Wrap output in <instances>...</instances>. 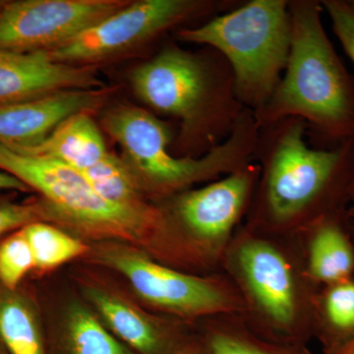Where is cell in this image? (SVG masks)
I'll return each instance as SVG.
<instances>
[{
  "label": "cell",
  "instance_id": "obj_13",
  "mask_svg": "<svg viewBox=\"0 0 354 354\" xmlns=\"http://www.w3.org/2000/svg\"><path fill=\"white\" fill-rule=\"evenodd\" d=\"M104 87L94 65L58 64L46 51L0 50V106L58 91Z\"/></svg>",
  "mask_w": 354,
  "mask_h": 354
},
{
  "label": "cell",
  "instance_id": "obj_23",
  "mask_svg": "<svg viewBox=\"0 0 354 354\" xmlns=\"http://www.w3.org/2000/svg\"><path fill=\"white\" fill-rule=\"evenodd\" d=\"M31 248L22 230L0 241V283L11 290L22 286L26 277L34 271Z\"/></svg>",
  "mask_w": 354,
  "mask_h": 354
},
{
  "label": "cell",
  "instance_id": "obj_7",
  "mask_svg": "<svg viewBox=\"0 0 354 354\" xmlns=\"http://www.w3.org/2000/svg\"><path fill=\"white\" fill-rule=\"evenodd\" d=\"M177 41L209 46L227 59L244 108L257 113L278 87L290 57L288 0H248L194 27Z\"/></svg>",
  "mask_w": 354,
  "mask_h": 354
},
{
  "label": "cell",
  "instance_id": "obj_27",
  "mask_svg": "<svg viewBox=\"0 0 354 354\" xmlns=\"http://www.w3.org/2000/svg\"><path fill=\"white\" fill-rule=\"evenodd\" d=\"M174 354H209L204 344L199 342H186Z\"/></svg>",
  "mask_w": 354,
  "mask_h": 354
},
{
  "label": "cell",
  "instance_id": "obj_19",
  "mask_svg": "<svg viewBox=\"0 0 354 354\" xmlns=\"http://www.w3.org/2000/svg\"><path fill=\"white\" fill-rule=\"evenodd\" d=\"M324 353L339 348L354 337V277L319 288L315 298V334Z\"/></svg>",
  "mask_w": 354,
  "mask_h": 354
},
{
  "label": "cell",
  "instance_id": "obj_11",
  "mask_svg": "<svg viewBox=\"0 0 354 354\" xmlns=\"http://www.w3.org/2000/svg\"><path fill=\"white\" fill-rule=\"evenodd\" d=\"M128 0H19L0 10V50L58 48L129 4Z\"/></svg>",
  "mask_w": 354,
  "mask_h": 354
},
{
  "label": "cell",
  "instance_id": "obj_18",
  "mask_svg": "<svg viewBox=\"0 0 354 354\" xmlns=\"http://www.w3.org/2000/svg\"><path fill=\"white\" fill-rule=\"evenodd\" d=\"M209 323L203 344L209 354H312L305 344L272 341L243 316H221Z\"/></svg>",
  "mask_w": 354,
  "mask_h": 354
},
{
  "label": "cell",
  "instance_id": "obj_33",
  "mask_svg": "<svg viewBox=\"0 0 354 354\" xmlns=\"http://www.w3.org/2000/svg\"><path fill=\"white\" fill-rule=\"evenodd\" d=\"M4 3H6V1H0V10H1L2 7H3Z\"/></svg>",
  "mask_w": 354,
  "mask_h": 354
},
{
  "label": "cell",
  "instance_id": "obj_8",
  "mask_svg": "<svg viewBox=\"0 0 354 354\" xmlns=\"http://www.w3.org/2000/svg\"><path fill=\"white\" fill-rule=\"evenodd\" d=\"M95 256L124 277L141 299L165 313L184 320L245 316L243 297L227 274L180 271L118 241L102 244Z\"/></svg>",
  "mask_w": 354,
  "mask_h": 354
},
{
  "label": "cell",
  "instance_id": "obj_28",
  "mask_svg": "<svg viewBox=\"0 0 354 354\" xmlns=\"http://www.w3.org/2000/svg\"><path fill=\"white\" fill-rule=\"evenodd\" d=\"M328 354H354V337L351 341L342 344L339 348Z\"/></svg>",
  "mask_w": 354,
  "mask_h": 354
},
{
  "label": "cell",
  "instance_id": "obj_9",
  "mask_svg": "<svg viewBox=\"0 0 354 354\" xmlns=\"http://www.w3.org/2000/svg\"><path fill=\"white\" fill-rule=\"evenodd\" d=\"M241 0H139L91 26L75 38L46 51L58 64L94 65L150 44L193 20L206 22Z\"/></svg>",
  "mask_w": 354,
  "mask_h": 354
},
{
  "label": "cell",
  "instance_id": "obj_17",
  "mask_svg": "<svg viewBox=\"0 0 354 354\" xmlns=\"http://www.w3.org/2000/svg\"><path fill=\"white\" fill-rule=\"evenodd\" d=\"M0 342L8 354H46L38 306L22 286L0 283Z\"/></svg>",
  "mask_w": 354,
  "mask_h": 354
},
{
  "label": "cell",
  "instance_id": "obj_32",
  "mask_svg": "<svg viewBox=\"0 0 354 354\" xmlns=\"http://www.w3.org/2000/svg\"><path fill=\"white\" fill-rule=\"evenodd\" d=\"M349 221H351V220H349ZM351 234H353V237L354 239V223H353V221H351Z\"/></svg>",
  "mask_w": 354,
  "mask_h": 354
},
{
  "label": "cell",
  "instance_id": "obj_31",
  "mask_svg": "<svg viewBox=\"0 0 354 354\" xmlns=\"http://www.w3.org/2000/svg\"><path fill=\"white\" fill-rule=\"evenodd\" d=\"M0 354H8L6 348H3V346H2L1 342H0Z\"/></svg>",
  "mask_w": 354,
  "mask_h": 354
},
{
  "label": "cell",
  "instance_id": "obj_3",
  "mask_svg": "<svg viewBox=\"0 0 354 354\" xmlns=\"http://www.w3.org/2000/svg\"><path fill=\"white\" fill-rule=\"evenodd\" d=\"M140 101L178 120L172 145L178 157L199 158L220 145L247 109L235 92L232 67L218 51L204 46L192 53L169 44L130 74Z\"/></svg>",
  "mask_w": 354,
  "mask_h": 354
},
{
  "label": "cell",
  "instance_id": "obj_20",
  "mask_svg": "<svg viewBox=\"0 0 354 354\" xmlns=\"http://www.w3.org/2000/svg\"><path fill=\"white\" fill-rule=\"evenodd\" d=\"M62 344L64 354H138L80 304H72L67 309Z\"/></svg>",
  "mask_w": 354,
  "mask_h": 354
},
{
  "label": "cell",
  "instance_id": "obj_12",
  "mask_svg": "<svg viewBox=\"0 0 354 354\" xmlns=\"http://www.w3.org/2000/svg\"><path fill=\"white\" fill-rule=\"evenodd\" d=\"M118 87L64 90L0 106V143L36 145L71 116L94 113L106 106Z\"/></svg>",
  "mask_w": 354,
  "mask_h": 354
},
{
  "label": "cell",
  "instance_id": "obj_30",
  "mask_svg": "<svg viewBox=\"0 0 354 354\" xmlns=\"http://www.w3.org/2000/svg\"><path fill=\"white\" fill-rule=\"evenodd\" d=\"M346 213H348L349 220L354 223V203H351V204L349 205L348 209H346Z\"/></svg>",
  "mask_w": 354,
  "mask_h": 354
},
{
  "label": "cell",
  "instance_id": "obj_21",
  "mask_svg": "<svg viewBox=\"0 0 354 354\" xmlns=\"http://www.w3.org/2000/svg\"><path fill=\"white\" fill-rule=\"evenodd\" d=\"M81 171L95 192L106 201L132 208L151 203L122 157L109 152L97 164Z\"/></svg>",
  "mask_w": 354,
  "mask_h": 354
},
{
  "label": "cell",
  "instance_id": "obj_24",
  "mask_svg": "<svg viewBox=\"0 0 354 354\" xmlns=\"http://www.w3.org/2000/svg\"><path fill=\"white\" fill-rule=\"evenodd\" d=\"M36 221L55 225V213L43 198L19 203L6 195H0V241Z\"/></svg>",
  "mask_w": 354,
  "mask_h": 354
},
{
  "label": "cell",
  "instance_id": "obj_1",
  "mask_svg": "<svg viewBox=\"0 0 354 354\" xmlns=\"http://www.w3.org/2000/svg\"><path fill=\"white\" fill-rule=\"evenodd\" d=\"M253 162L259 180L245 225L279 236H297L324 216L348 209L354 174V139L314 148L306 124L288 118L259 128Z\"/></svg>",
  "mask_w": 354,
  "mask_h": 354
},
{
  "label": "cell",
  "instance_id": "obj_4",
  "mask_svg": "<svg viewBox=\"0 0 354 354\" xmlns=\"http://www.w3.org/2000/svg\"><path fill=\"white\" fill-rule=\"evenodd\" d=\"M0 171L22 181L50 205L57 225L87 237L146 248L158 262L183 265L188 254L160 204L123 207L95 192L82 171L53 158L16 152L0 143Z\"/></svg>",
  "mask_w": 354,
  "mask_h": 354
},
{
  "label": "cell",
  "instance_id": "obj_16",
  "mask_svg": "<svg viewBox=\"0 0 354 354\" xmlns=\"http://www.w3.org/2000/svg\"><path fill=\"white\" fill-rule=\"evenodd\" d=\"M7 147L16 152L53 158L79 171L90 169L109 153L102 133L88 113L71 116L36 145Z\"/></svg>",
  "mask_w": 354,
  "mask_h": 354
},
{
  "label": "cell",
  "instance_id": "obj_22",
  "mask_svg": "<svg viewBox=\"0 0 354 354\" xmlns=\"http://www.w3.org/2000/svg\"><path fill=\"white\" fill-rule=\"evenodd\" d=\"M21 230L31 248L35 272L53 271L88 251L80 239L53 223L36 221Z\"/></svg>",
  "mask_w": 354,
  "mask_h": 354
},
{
  "label": "cell",
  "instance_id": "obj_10",
  "mask_svg": "<svg viewBox=\"0 0 354 354\" xmlns=\"http://www.w3.org/2000/svg\"><path fill=\"white\" fill-rule=\"evenodd\" d=\"M259 176V165L252 160L202 187L158 203L188 250L207 270L221 267L230 242L248 214Z\"/></svg>",
  "mask_w": 354,
  "mask_h": 354
},
{
  "label": "cell",
  "instance_id": "obj_6",
  "mask_svg": "<svg viewBox=\"0 0 354 354\" xmlns=\"http://www.w3.org/2000/svg\"><path fill=\"white\" fill-rule=\"evenodd\" d=\"M279 235L241 225L223 256L221 267L246 305V322L272 341L305 344L315 334L318 286L279 241Z\"/></svg>",
  "mask_w": 354,
  "mask_h": 354
},
{
  "label": "cell",
  "instance_id": "obj_26",
  "mask_svg": "<svg viewBox=\"0 0 354 354\" xmlns=\"http://www.w3.org/2000/svg\"><path fill=\"white\" fill-rule=\"evenodd\" d=\"M3 192L30 193L32 190L19 179L6 171H0V193Z\"/></svg>",
  "mask_w": 354,
  "mask_h": 354
},
{
  "label": "cell",
  "instance_id": "obj_15",
  "mask_svg": "<svg viewBox=\"0 0 354 354\" xmlns=\"http://www.w3.org/2000/svg\"><path fill=\"white\" fill-rule=\"evenodd\" d=\"M346 209L324 216L297 235L305 274L318 288L354 277V239Z\"/></svg>",
  "mask_w": 354,
  "mask_h": 354
},
{
  "label": "cell",
  "instance_id": "obj_2",
  "mask_svg": "<svg viewBox=\"0 0 354 354\" xmlns=\"http://www.w3.org/2000/svg\"><path fill=\"white\" fill-rule=\"evenodd\" d=\"M290 57L274 94L254 113L259 128L288 118L306 124L314 148L354 139V78L330 41L319 0H288Z\"/></svg>",
  "mask_w": 354,
  "mask_h": 354
},
{
  "label": "cell",
  "instance_id": "obj_29",
  "mask_svg": "<svg viewBox=\"0 0 354 354\" xmlns=\"http://www.w3.org/2000/svg\"><path fill=\"white\" fill-rule=\"evenodd\" d=\"M348 199L349 203H354V174L353 176V179H351V185H349L348 189ZM349 204V205H351Z\"/></svg>",
  "mask_w": 354,
  "mask_h": 354
},
{
  "label": "cell",
  "instance_id": "obj_14",
  "mask_svg": "<svg viewBox=\"0 0 354 354\" xmlns=\"http://www.w3.org/2000/svg\"><path fill=\"white\" fill-rule=\"evenodd\" d=\"M88 301L120 341L138 354H174L185 344L172 326L149 315L124 297L95 285L84 288Z\"/></svg>",
  "mask_w": 354,
  "mask_h": 354
},
{
  "label": "cell",
  "instance_id": "obj_5",
  "mask_svg": "<svg viewBox=\"0 0 354 354\" xmlns=\"http://www.w3.org/2000/svg\"><path fill=\"white\" fill-rule=\"evenodd\" d=\"M102 125L120 145L122 158L153 203L164 202L191 186L211 183L252 162L259 127L246 109L227 140L199 158L177 157L171 128L148 109L118 104L106 109Z\"/></svg>",
  "mask_w": 354,
  "mask_h": 354
},
{
  "label": "cell",
  "instance_id": "obj_25",
  "mask_svg": "<svg viewBox=\"0 0 354 354\" xmlns=\"http://www.w3.org/2000/svg\"><path fill=\"white\" fill-rule=\"evenodd\" d=\"M333 31L354 65V0H322Z\"/></svg>",
  "mask_w": 354,
  "mask_h": 354
}]
</instances>
